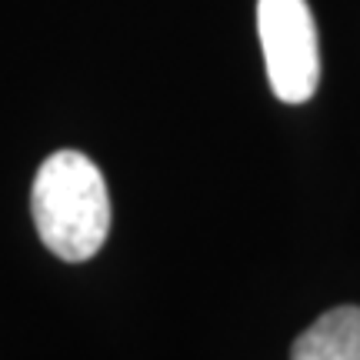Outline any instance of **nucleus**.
<instances>
[{"label": "nucleus", "mask_w": 360, "mask_h": 360, "mask_svg": "<svg viewBox=\"0 0 360 360\" xmlns=\"http://www.w3.org/2000/svg\"><path fill=\"white\" fill-rule=\"evenodd\" d=\"M30 214L44 247L60 260H90L110 231V197L101 167L80 150H57L37 167Z\"/></svg>", "instance_id": "obj_1"}, {"label": "nucleus", "mask_w": 360, "mask_h": 360, "mask_svg": "<svg viewBox=\"0 0 360 360\" xmlns=\"http://www.w3.org/2000/svg\"><path fill=\"white\" fill-rule=\"evenodd\" d=\"M257 34L270 90L283 103H307L321 80L317 24L307 0H257Z\"/></svg>", "instance_id": "obj_2"}, {"label": "nucleus", "mask_w": 360, "mask_h": 360, "mask_svg": "<svg viewBox=\"0 0 360 360\" xmlns=\"http://www.w3.org/2000/svg\"><path fill=\"white\" fill-rule=\"evenodd\" d=\"M290 360H360V307L327 310L294 340Z\"/></svg>", "instance_id": "obj_3"}]
</instances>
